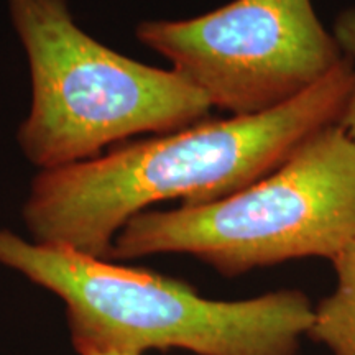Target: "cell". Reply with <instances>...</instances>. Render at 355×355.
<instances>
[{
    "label": "cell",
    "instance_id": "obj_1",
    "mask_svg": "<svg viewBox=\"0 0 355 355\" xmlns=\"http://www.w3.org/2000/svg\"><path fill=\"white\" fill-rule=\"evenodd\" d=\"M354 83L344 60L304 94L245 117L202 121L40 171L24 204L32 241L109 260L115 235L150 206H199L245 189L339 125Z\"/></svg>",
    "mask_w": 355,
    "mask_h": 355
},
{
    "label": "cell",
    "instance_id": "obj_2",
    "mask_svg": "<svg viewBox=\"0 0 355 355\" xmlns=\"http://www.w3.org/2000/svg\"><path fill=\"white\" fill-rule=\"evenodd\" d=\"M0 265L63 301L71 340L84 350L183 349L196 355H295L313 322L304 293L204 298L180 279L0 229Z\"/></svg>",
    "mask_w": 355,
    "mask_h": 355
},
{
    "label": "cell",
    "instance_id": "obj_3",
    "mask_svg": "<svg viewBox=\"0 0 355 355\" xmlns=\"http://www.w3.org/2000/svg\"><path fill=\"white\" fill-rule=\"evenodd\" d=\"M28 58L32 107L19 145L42 171L86 162L132 137L206 121L212 105L173 69L144 64L84 32L68 0H8Z\"/></svg>",
    "mask_w": 355,
    "mask_h": 355
},
{
    "label": "cell",
    "instance_id": "obj_4",
    "mask_svg": "<svg viewBox=\"0 0 355 355\" xmlns=\"http://www.w3.org/2000/svg\"><path fill=\"white\" fill-rule=\"evenodd\" d=\"M354 241L355 145L332 125L239 193L135 216L115 235L109 260L186 254L239 277L288 260H334Z\"/></svg>",
    "mask_w": 355,
    "mask_h": 355
},
{
    "label": "cell",
    "instance_id": "obj_5",
    "mask_svg": "<svg viewBox=\"0 0 355 355\" xmlns=\"http://www.w3.org/2000/svg\"><path fill=\"white\" fill-rule=\"evenodd\" d=\"M135 37L232 117L296 99L344 60L311 0H234L194 19L144 20Z\"/></svg>",
    "mask_w": 355,
    "mask_h": 355
},
{
    "label": "cell",
    "instance_id": "obj_6",
    "mask_svg": "<svg viewBox=\"0 0 355 355\" xmlns=\"http://www.w3.org/2000/svg\"><path fill=\"white\" fill-rule=\"evenodd\" d=\"M334 291L313 308L306 336L326 345L332 355H355V241L334 260Z\"/></svg>",
    "mask_w": 355,
    "mask_h": 355
},
{
    "label": "cell",
    "instance_id": "obj_7",
    "mask_svg": "<svg viewBox=\"0 0 355 355\" xmlns=\"http://www.w3.org/2000/svg\"><path fill=\"white\" fill-rule=\"evenodd\" d=\"M332 35H334L344 56L352 63L354 69L352 91H350L347 105H345L343 117H340L339 127L347 133V137L355 145V7L345 8L337 15Z\"/></svg>",
    "mask_w": 355,
    "mask_h": 355
},
{
    "label": "cell",
    "instance_id": "obj_8",
    "mask_svg": "<svg viewBox=\"0 0 355 355\" xmlns=\"http://www.w3.org/2000/svg\"><path fill=\"white\" fill-rule=\"evenodd\" d=\"M79 355H137L128 352H117V350H84Z\"/></svg>",
    "mask_w": 355,
    "mask_h": 355
}]
</instances>
